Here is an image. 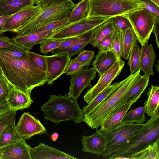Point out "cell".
<instances>
[{
    "label": "cell",
    "mask_w": 159,
    "mask_h": 159,
    "mask_svg": "<svg viewBox=\"0 0 159 159\" xmlns=\"http://www.w3.org/2000/svg\"><path fill=\"white\" fill-rule=\"evenodd\" d=\"M0 67L13 88L30 96L34 88L42 86L47 81L46 72L34 66L27 57L19 59L0 54Z\"/></svg>",
    "instance_id": "1"
},
{
    "label": "cell",
    "mask_w": 159,
    "mask_h": 159,
    "mask_svg": "<svg viewBox=\"0 0 159 159\" xmlns=\"http://www.w3.org/2000/svg\"><path fill=\"white\" fill-rule=\"evenodd\" d=\"M35 4L39 6V10L19 29L16 36L28 34L48 23L65 17L75 5L73 0H41Z\"/></svg>",
    "instance_id": "2"
},
{
    "label": "cell",
    "mask_w": 159,
    "mask_h": 159,
    "mask_svg": "<svg viewBox=\"0 0 159 159\" xmlns=\"http://www.w3.org/2000/svg\"><path fill=\"white\" fill-rule=\"evenodd\" d=\"M159 140V112L148 120L139 131L107 159H132Z\"/></svg>",
    "instance_id": "3"
},
{
    "label": "cell",
    "mask_w": 159,
    "mask_h": 159,
    "mask_svg": "<svg viewBox=\"0 0 159 159\" xmlns=\"http://www.w3.org/2000/svg\"><path fill=\"white\" fill-rule=\"evenodd\" d=\"M77 99L68 94H51L48 101L41 107L44 118L56 124L66 121L77 124L83 121L84 114Z\"/></svg>",
    "instance_id": "4"
},
{
    "label": "cell",
    "mask_w": 159,
    "mask_h": 159,
    "mask_svg": "<svg viewBox=\"0 0 159 159\" xmlns=\"http://www.w3.org/2000/svg\"><path fill=\"white\" fill-rule=\"evenodd\" d=\"M140 70L130 74L116 85L111 93L99 104L84 114L83 121L92 129L100 127L122 96L140 75Z\"/></svg>",
    "instance_id": "5"
},
{
    "label": "cell",
    "mask_w": 159,
    "mask_h": 159,
    "mask_svg": "<svg viewBox=\"0 0 159 159\" xmlns=\"http://www.w3.org/2000/svg\"><path fill=\"white\" fill-rule=\"evenodd\" d=\"M89 9L87 18L111 17L125 16L144 7L140 0H88Z\"/></svg>",
    "instance_id": "6"
},
{
    "label": "cell",
    "mask_w": 159,
    "mask_h": 159,
    "mask_svg": "<svg viewBox=\"0 0 159 159\" xmlns=\"http://www.w3.org/2000/svg\"><path fill=\"white\" fill-rule=\"evenodd\" d=\"M144 125L121 122L107 129L98 130L105 139V148L102 157L107 159L110 155L117 151L137 134Z\"/></svg>",
    "instance_id": "7"
},
{
    "label": "cell",
    "mask_w": 159,
    "mask_h": 159,
    "mask_svg": "<svg viewBox=\"0 0 159 159\" xmlns=\"http://www.w3.org/2000/svg\"><path fill=\"white\" fill-rule=\"evenodd\" d=\"M124 16L129 21L137 41L142 46L146 42H148L156 18L157 17L144 8L133 11Z\"/></svg>",
    "instance_id": "8"
},
{
    "label": "cell",
    "mask_w": 159,
    "mask_h": 159,
    "mask_svg": "<svg viewBox=\"0 0 159 159\" xmlns=\"http://www.w3.org/2000/svg\"><path fill=\"white\" fill-rule=\"evenodd\" d=\"M111 17L86 18L80 21L70 23L55 31L48 38L62 40L82 35L104 22Z\"/></svg>",
    "instance_id": "9"
},
{
    "label": "cell",
    "mask_w": 159,
    "mask_h": 159,
    "mask_svg": "<svg viewBox=\"0 0 159 159\" xmlns=\"http://www.w3.org/2000/svg\"><path fill=\"white\" fill-rule=\"evenodd\" d=\"M125 65L122 59L117 60L112 66L99 76L97 83L91 87L84 95V101L89 104L93 99L111 84L120 73Z\"/></svg>",
    "instance_id": "10"
},
{
    "label": "cell",
    "mask_w": 159,
    "mask_h": 159,
    "mask_svg": "<svg viewBox=\"0 0 159 159\" xmlns=\"http://www.w3.org/2000/svg\"><path fill=\"white\" fill-rule=\"evenodd\" d=\"M45 56L47 69L46 76L48 85H51L58 78L66 73L71 57L65 53H57Z\"/></svg>",
    "instance_id": "11"
},
{
    "label": "cell",
    "mask_w": 159,
    "mask_h": 159,
    "mask_svg": "<svg viewBox=\"0 0 159 159\" xmlns=\"http://www.w3.org/2000/svg\"><path fill=\"white\" fill-rule=\"evenodd\" d=\"M97 72L93 67L90 69L86 67L72 75L67 94L78 99L85 89L91 87V82L95 78Z\"/></svg>",
    "instance_id": "12"
},
{
    "label": "cell",
    "mask_w": 159,
    "mask_h": 159,
    "mask_svg": "<svg viewBox=\"0 0 159 159\" xmlns=\"http://www.w3.org/2000/svg\"><path fill=\"white\" fill-rule=\"evenodd\" d=\"M16 128L19 135L25 140L35 135L47 133L46 128L40 121L29 112L22 114Z\"/></svg>",
    "instance_id": "13"
},
{
    "label": "cell",
    "mask_w": 159,
    "mask_h": 159,
    "mask_svg": "<svg viewBox=\"0 0 159 159\" xmlns=\"http://www.w3.org/2000/svg\"><path fill=\"white\" fill-rule=\"evenodd\" d=\"M149 77L144 74L139 76L131 86L122 96L116 105L109 114L107 118L123 106L131 102H135L144 92L148 84Z\"/></svg>",
    "instance_id": "14"
},
{
    "label": "cell",
    "mask_w": 159,
    "mask_h": 159,
    "mask_svg": "<svg viewBox=\"0 0 159 159\" xmlns=\"http://www.w3.org/2000/svg\"><path fill=\"white\" fill-rule=\"evenodd\" d=\"M39 6L26 7L12 15L5 24L1 33L6 31L16 32L19 29L28 22L40 10Z\"/></svg>",
    "instance_id": "15"
},
{
    "label": "cell",
    "mask_w": 159,
    "mask_h": 159,
    "mask_svg": "<svg viewBox=\"0 0 159 159\" xmlns=\"http://www.w3.org/2000/svg\"><path fill=\"white\" fill-rule=\"evenodd\" d=\"M30 147L23 139L1 147L0 159H31Z\"/></svg>",
    "instance_id": "16"
},
{
    "label": "cell",
    "mask_w": 159,
    "mask_h": 159,
    "mask_svg": "<svg viewBox=\"0 0 159 159\" xmlns=\"http://www.w3.org/2000/svg\"><path fill=\"white\" fill-rule=\"evenodd\" d=\"M30 153L31 159H77L63 151L42 143L35 147H30Z\"/></svg>",
    "instance_id": "17"
},
{
    "label": "cell",
    "mask_w": 159,
    "mask_h": 159,
    "mask_svg": "<svg viewBox=\"0 0 159 159\" xmlns=\"http://www.w3.org/2000/svg\"><path fill=\"white\" fill-rule=\"evenodd\" d=\"M55 30L44 31L26 35L14 37L12 43L26 51H30L35 45L40 44L48 39Z\"/></svg>",
    "instance_id": "18"
},
{
    "label": "cell",
    "mask_w": 159,
    "mask_h": 159,
    "mask_svg": "<svg viewBox=\"0 0 159 159\" xmlns=\"http://www.w3.org/2000/svg\"><path fill=\"white\" fill-rule=\"evenodd\" d=\"M82 151L85 152L102 155L105 149L104 138L96 129L95 133L89 136H83L81 139Z\"/></svg>",
    "instance_id": "19"
},
{
    "label": "cell",
    "mask_w": 159,
    "mask_h": 159,
    "mask_svg": "<svg viewBox=\"0 0 159 159\" xmlns=\"http://www.w3.org/2000/svg\"><path fill=\"white\" fill-rule=\"evenodd\" d=\"M6 101L11 110L16 111L28 108L33 102L31 96L13 88L10 92Z\"/></svg>",
    "instance_id": "20"
},
{
    "label": "cell",
    "mask_w": 159,
    "mask_h": 159,
    "mask_svg": "<svg viewBox=\"0 0 159 159\" xmlns=\"http://www.w3.org/2000/svg\"><path fill=\"white\" fill-rule=\"evenodd\" d=\"M141 49L140 70L149 77L154 75L153 68L156 57L153 45L152 44L148 45V42H146Z\"/></svg>",
    "instance_id": "21"
},
{
    "label": "cell",
    "mask_w": 159,
    "mask_h": 159,
    "mask_svg": "<svg viewBox=\"0 0 159 159\" xmlns=\"http://www.w3.org/2000/svg\"><path fill=\"white\" fill-rule=\"evenodd\" d=\"M117 60L112 50L103 52L99 51L93 62V67L100 76L111 67Z\"/></svg>",
    "instance_id": "22"
},
{
    "label": "cell",
    "mask_w": 159,
    "mask_h": 159,
    "mask_svg": "<svg viewBox=\"0 0 159 159\" xmlns=\"http://www.w3.org/2000/svg\"><path fill=\"white\" fill-rule=\"evenodd\" d=\"M33 5L32 0H0V16L12 15Z\"/></svg>",
    "instance_id": "23"
},
{
    "label": "cell",
    "mask_w": 159,
    "mask_h": 159,
    "mask_svg": "<svg viewBox=\"0 0 159 159\" xmlns=\"http://www.w3.org/2000/svg\"><path fill=\"white\" fill-rule=\"evenodd\" d=\"M147 94L148 98L144 103L145 113L151 117L159 112V86L151 85Z\"/></svg>",
    "instance_id": "24"
},
{
    "label": "cell",
    "mask_w": 159,
    "mask_h": 159,
    "mask_svg": "<svg viewBox=\"0 0 159 159\" xmlns=\"http://www.w3.org/2000/svg\"><path fill=\"white\" fill-rule=\"evenodd\" d=\"M122 56L125 60L128 59L132 49L138 46L135 34L132 28L121 31Z\"/></svg>",
    "instance_id": "25"
},
{
    "label": "cell",
    "mask_w": 159,
    "mask_h": 159,
    "mask_svg": "<svg viewBox=\"0 0 159 159\" xmlns=\"http://www.w3.org/2000/svg\"><path fill=\"white\" fill-rule=\"evenodd\" d=\"M114 30L111 18L93 29V36L89 44L96 47L100 42Z\"/></svg>",
    "instance_id": "26"
},
{
    "label": "cell",
    "mask_w": 159,
    "mask_h": 159,
    "mask_svg": "<svg viewBox=\"0 0 159 159\" xmlns=\"http://www.w3.org/2000/svg\"><path fill=\"white\" fill-rule=\"evenodd\" d=\"M14 121L8 124L0 137V148L23 139L18 133Z\"/></svg>",
    "instance_id": "27"
},
{
    "label": "cell",
    "mask_w": 159,
    "mask_h": 159,
    "mask_svg": "<svg viewBox=\"0 0 159 159\" xmlns=\"http://www.w3.org/2000/svg\"><path fill=\"white\" fill-rule=\"evenodd\" d=\"M134 103L133 102H131L123 106L103 121L99 130L107 129L114 125L121 122L124 116Z\"/></svg>",
    "instance_id": "28"
},
{
    "label": "cell",
    "mask_w": 159,
    "mask_h": 159,
    "mask_svg": "<svg viewBox=\"0 0 159 159\" xmlns=\"http://www.w3.org/2000/svg\"><path fill=\"white\" fill-rule=\"evenodd\" d=\"M89 9L88 0H81L75 4L68 15L70 23L76 22L87 18Z\"/></svg>",
    "instance_id": "29"
},
{
    "label": "cell",
    "mask_w": 159,
    "mask_h": 159,
    "mask_svg": "<svg viewBox=\"0 0 159 159\" xmlns=\"http://www.w3.org/2000/svg\"><path fill=\"white\" fill-rule=\"evenodd\" d=\"M145 111L146 107L144 105L142 107L131 109L127 112L121 122L143 124L146 120Z\"/></svg>",
    "instance_id": "30"
},
{
    "label": "cell",
    "mask_w": 159,
    "mask_h": 159,
    "mask_svg": "<svg viewBox=\"0 0 159 159\" xmlns=\"http://www.w3.org/2000/svg\"><path fill=\"white\" fill-rule=\"evenodd\" d=\"M141 48L137 46L131 51L128 58V65L129 66L130 74H134L140 70Z\"/></svg>",
    "instance_id": "31"
},
{
    "label": "cell",
    "mask_w": 159,
    "mask_h": 159,
    "mask_svg": "<svg viewBox=\"0 0 159 159\" xmlns=\"http://www.w3.org/2000/svg\"><path fill=\"white\" fill-rule=\"evenodd\" d=\"M93 34V29L82 35L62 39L60 45L56 49L64 48L86 40H91Z\"/></svg>",
    "instance_id": "32"
},
{
    "label": "cell",
    "mask_w": 159,
    "mask_h": 159,
    "mask_svg": "<svg viewBox=\"0 0 159 159\" xmlns=\"http://www.w3.org/2000/svg\"><path fill=\"white\" fill-rule=\"evenodd\" d=\"M115 85L116 82L108 86L97 95L89 104L84 107L82 109L84 114L88 112L99 104L111 93Z\"/></svg>",
    "instance_id": "33"
},
{
    "label": "cell",
    "mask_w": 159,
    "mask_h": 159,
    "mask_svg": "<svg viewBox=\"0 0 159 159\" xmlns=\"http://www.w3.org/2000/svg\"><path fill=\"white\" fill-rule=\"evenodd\" d=\"M70 23L68 20V16L60 20L48 23L34 30L28 34L40 33L44 31L55 30Z\"/></svg>",
    "instance_id": "34"
},
{
    "label": "cell",
    "mask_w": 159,
    "mask_h": 159,
    "mask_svg": "<svg viewBox=\"0 0 159 159\" xmlns=\"http://www.w3.org/2000/svg\"><path fill=\"white\" fill-rule=\"evenodd\" d=\"M91 40H86L75 44L69 47L60 49H55L52 53L54 54L65 53L69 55L71 57L77 54L83 50L84 48L88 44Z\"/></svg>",
    "instance_id": "35"
},
{
    "label": "cell",
    "mask_w": 159,
    "mask_h": 159,
    "mask_svg": "<svg viewBox=\"0 0 159 159\" xmlns=\"http://www.w3.org/2000/svg\"><path fill=\"white\" fill-rule=\"evenodd\" d=\"M159 159V140L136 156L134 159Z\"/></svg>",
    "instance_id": "36"
},
{
    "label": "cell",
    "mask_w": 159,
    "mask_h": 159,
    "mask_svg": "<svg viewBox=\"0 0 159 159\" xmlns=\"http://www.w3.org/2000/svg\"><path fill=\"white\" fill-rule=\"evenodd\" d=\"M26 52L27 57L32 63L38 69L46 72L47 63L45 56L41 55L30 51H26Z\"/></svg>",
    "instance_id": "37"
},
{
    "label": "cell",
    "mask_w": 159,
    "mask_h": 159,
    "mask_svg": "<svg viewBox=\"0 0 159 159\" xmlns=\"http://www.w3.org/2000/svg\"><path fill=\"white\" fill-rule=\"evenodd\" d=\"M62 42V40L48 39L40 44L39 51L43 54H47L57 49Z\"/></svg>",
    "instance_id": "38"
},
{
    "label": "cell",
    "mask_w": 159,
    "mask_h": 159,
    "mask_svg": "<svg viewBox=\"0 0 159 159\" xmlns=\"http://www.w3.org/2000/svg\"><path fill=\"white\" fill-rule=\"evenodd\" d=\"M115 30V35L112 50L114 53L117 60H121L122 56L121 31Z\"/></svg>",
    "instance_id": "39"
},
{
    "label": "cell",
    "mask_w": 159,
    "mask_h": 159,
    "mask_svg": "<svg viewBox=\"0 0 159 159\" xmlns=\"http://www.w3.org/2000/svg\"><path fill=\"white\" fill-rule=\"evenodd\" d=\"M0 54L19 59L24 58L27 57L26 51L14 48L0 49Z\"/></svg>",
    "instance_id": "40"
},
{
    "label": "cell",
    "mask_w": 159,
    "mask_h": 159,
    "mask_svg": "<svg viewBox=\"0 0 159 159\" xmlns=\"http://www.w3.org/2000/svg\"><path fill=\"white\" fill-rule=\"evenodd\" d=\"M114 29L121 31L129 28H132L129 20L124 16H119L112 18Z\"/></svg>",
    "instance_id": "41"
},
{
    "label": "cell",
    "mask_w": 159,
    "mask_h": 159,
    "mask_svg": "<svg viewBox=\"0 0 159 159\" xmlns=\"http://www.w3.org/2000/svg\"><path fill=\"white\" fill-rule=\"evenodd\" d=\"M94 56V51L83 50L79 52L77 56L74 59L81 63L84 66H88L90 65Z\"/></svg>",
    "instance_id": "42"
},
{
    "label": "cell",
    "mask_w": 159,
    "mask_h": 159,
    "mask_svg": "<svg viewBox=\"0 0 159 159\" xmlns=\"http://www.w3.org/2000/svg\"><path fill=\"white\" fill-rule=\"evenodd\" d=\"M115 35L114 30L100 42L96 47L102 52L112 50Z\"/></svg>",
    "instance_id": "43"
},
{
    "label": "cell",
    "mask_w": 159,
    "mask_h": 159,
    "mask_svg": "<svg viewBox=\"0 0 159 159\" xmlns=\"http://www.w3.org/2000/svg\"><path fill=\"white\" fill-rule=\"evenodd\" d=\"M12 88L4 76L0 80V102L6 100Z\"/></svg>",
    "instance_id": "44"
},
{
    "label": "cell",
    "mask_w": 159,
    "mask_h": 159,
    "mask_svg": "<svg viewBox=\"0 0 159 159\" xmlns=\"http://www.w3.org/2000/svg\"><path fill=\"white\" fill-rule=\"evenodd\" d=\"M16 111L11 110L7 113L0 121V137L6 126L10 123L15 121Z\"/></svg>",
    "instance_id": "45"
},
{
    "label": "cell",
    "mask_w": 159,
    "mask_h": 159,
    "mask_svg": "<svg viewBox=\"0 0 159 159\" xmlns=\"http://www.w3.org/2000/svg\"><path fill=\"white\" fill-rule=\"evenodd\" d=\"M84 66L79 61L74 59L71 60L67 66L66 73L67 75H71L83 69Z\"/></svg>",
    "instance_id": "46"
},
{
    "label": "cell",
    "mask_w": 159,
    "mask_h": 159,
    "mask_svg": "<svg viewBox=\"0 0 159 159\" xmlns=\"http://www.w3.org/2000/svg\"><path fill=\"white\" fill-rule=\"evenodd\" d=\"M144 5V8L153 13L159 18V7L150 0H140Z\"/></svg>",
    "instance_id": "47"
},
{
    "label": "cell",
    "mask_w": 159,
    "mask_h": 159,
    "mask_svg": "<svg viewBox=\"0 0 159 159\" xmlns=\"http://www.w3.org/2000/svg\"><path fill=\"white\" fill-rule=\"evenodd\" d=\"M7 48H14L23 49L13 43L11 39L7 36H0V49Z\"/></svg>",
    "instance_id": "48"
},
{
    "label": "cell",
    "mask_w": 159,
    "mask_h": 159,
    "mask_svg": "<svg viewBox=\"0 0 159 159\" xmlns=\"http://www.w3.org/2000/svg\"><path fill=\"white\" fill-rule=\"evenodd\" d=\"M155 37V41L157 47L159 48V18L156 17L152 30Z\"/></svg>",
    "instance_id": "49"
},
{
    "label": "cell",
    "mask_w": 159,
    "mask_h": 159,
    "mask_svg": "<svg viewBox=\"0 0 159 159\" xmlns=\"http://www.w3.org/2000/svg\"><path fill=\"white\" fill-rule=\"evenodd\" d=\"M10 110L6 100L0 102V115L7 112Z\"/></svg>",
    "instance_id": "50"
},
{
    "label": "cell",
    "mask_w": 159,
    "mask_h": 159,
    "mask_svg": "<svg viewBox=\"0 0 159 159\" xmlns=\"http://www.w3.org/2000/svg\"><path fill=\"white\" fill-rule=\"evenodd\" d=\"M11 16H0V34H1L2 30L6 22Z\"/></svg>",
    "instance_id": "51"
},
{
    "label": "cell",
    "mask_w": 159,
    "mask_h": 159,
    "mask_svg": "<svg viewBox=\"0 0 159 159\" xmlns=\"http://www.w3.org/2000/svg\"><path fill=\"white\" fill-rule=\"evenodd\" d=\"M59 134L57 133H54L51 135V139L53 141H55L58 139Z\"/></svg>",
    "instance_id": "52"
},
{
    "label": "cell",
    "mask_w": 159,
    "mask_h": 159,
    "mask_svg": "<svg viewBox=\"0 0 159 159\" xmlns=\"http://www.w3.org/2000/svg\"><path fill=\"white\" fill-rule=\"evenodd\" d=\"M159 7V0H150Z\"/></svg>",
    "instance_id": "53"
},
{
    "label": "cell",
    "mask_w": 159,
    "mask_h": 159,
    "mask_svg": "<svg viewBox=\"0 0 159 159\" xmlns=\"http://www.w3.org/2000/svg\"><path fill=\"white\" fill-rule=\"evenodd\" d=\"M3 77L4 75L0 67V80Z\"/></svg>",
    "instance_id": "54"
},
{
    "label": "cell",
    "mask_w": 159,
    "mask_h": 159,
    "mask_svg": "<svg viewBox=\"0 0 159 159\" xmlns=\"http://www.w3.org/2000/svg\"><path fill=\"white\" fill-rule=\"evenodd\" d=\"M155 67L157 72L159 73V61L158 60L157 61V63L155 65Z\"/></svg>",
    "instance_id": "55"
},
{
    "label": "cell",
    "mask_w": 159,
    "mask_h": 159,
    "mask_svg": "<svg viewBox=\"0 0 159 159\" xmlns=\"http://www.w3.org/2000/svg\"><path fill=\"white\" fill-rule=\"evenodd\" d=\"M7 112L0 115V121L4 117V116Z\"/></svg>",
    "instance_id": "56"
},
{
    "label": "cell",
    "mask_w": 159,
    "mask_h": 159,
    "mask_svg": "<svg viewBox=\"0 0 159 159\" xmlns=\"http://www.w3.org/2000/svg\"><path fill=\"white\" fill-rule=\"evenodd\" d=\"M40 0H32V1L33 2L34 4H35V3L39 2Z\"/></svg>",
    "instance_id": "57"
},
{
    "label": "cell",
    "mask_w": 159,
    "mask_h": 159,
    "mask_svg": "<svg viewBox=\"0 0 159 159\" xmlns=\"http://www.w3.org/2000/svg\"></svg>",
    "instance_id": "58"
}]
</instances>
